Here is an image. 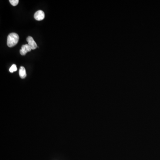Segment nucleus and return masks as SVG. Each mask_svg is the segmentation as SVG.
Segmentation results:
<instances>
[{"label":"nucleus","mask_w":160,"mask_h":160,"mask_svg":"<svg viewBox=\"0 0 160 160\" xmlns=\"http://www.w3.org/2000/svg\"><path fill=\"white\" fill-rule=\"evenodd\" d=\"M19 76L20 78L22 79L25 78L26 77V71L25 67L23 66H21L19 69Z\"/></svg>","instance_id":"39448f33"},{"label":"nucleus","mask_w":160,"mask_h":160,"mask_svg":"<svg viewBox=\"0 0 160 160\" xmlns=\"http://www.w3.org/2000/svg\"><path fill=\"white\" fill-rule=\"evenodd\" d=\"M10 2L13 6H15L17 5L18 4L19 1L18 0H10Z\"/></svg>","instance_id":"0eeeda50"},{"label":"nucleus","mask_w":160,"mask_h":160,"mask_svg":"<svg viewBox=\"0 0 160 160\" xmlns=\"http://www.w3.org/2000/svg\"><path fill=\"white\" fill-rule=\"evenodd\" d=\"M10 73H13L14 72H15V71L17 70V66L15 64H14L13 65L11 66V67L10 68Z\"/></svg>","instance_id":"423d86ee"},{"label":"nucleus","mask_w":160,"mask_h":160,"mask_svg":"<svg viewBox=\"0 0 160 160\" xmlns=\"http://www.w3.org/2000/svg\"><path fill=\"white\" fill-rule=\"evenodd\" d=\"M26 40L28 42V45L30 46L32 50H35L37 48V46L36 43L35 42L34 40H33V38L32 37L29 36L27 38H26Z\"/></svg>","instance_id":"20e7f679"},{"label":"nucleus","mask_w":160,"mask_h":160,"mask_svg":"<svg viewBox=\"0 0 160 160\" xmlns=\"http://www.w3.org/2000/svg\"><path fill=\"white\" fill-rule=\"evenodd\" d=\"M32 50L30 46L28 44H25V45H23L21 47V49L20 50V54L21 55L24 56L26 54V53L29 52H30Z\"/></svg>","instance_id":"7ed1b4c3"},{"label":"nucleus","mask_w":160,"mask_h":160,"mask_svg":"<svg viewBox=\"0 0 160 160\" xmlns=\"http://www.w3.org/2000/svg\"><path fill=\"white\" fill-rule=\"evenodd\" d=\"M45 15L44 12L43 11L40 10L37 11L34 14V18L37 20H42L45 18Z\"/></svg>","instance_id":"f03ea898"},{"label":"nucleus","mask_w":160,"mask_h":160,"mask_svg":"<svg viewBox=\"0 0 160 160\" xmlns=\"http://www.w3.org/2000/svg\"><path fill=\"white\" fill-rule=\"evenodd\" d=\"M19 39L18 35L16 33H11L8 35L7 44L9 47H12L18 44Z\"/></svg>","instance_id":"f257e3e1"}]
</instances>
